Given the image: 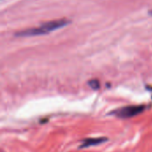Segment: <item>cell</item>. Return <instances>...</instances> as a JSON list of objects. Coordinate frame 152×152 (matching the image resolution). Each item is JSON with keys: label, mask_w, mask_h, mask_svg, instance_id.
<instances>
[{"label": "cell", "mask_w": 152, "mask_h": 152, "mask_svg": "<svg viewBox=\"0 0 152 152\" xmlns=\"http://www.w3.org/2000/svg\"><path fill=\"white\" fill-rule=\"evenodd\" d=\"M106 141H107L106 138H90V139H86V140H85L83 142L80 148H87V147H90V146H95V145L102 143V142H104Z\"/></svg>", "instance_id": "obj_3"}, {"label": "cell", "mask_w": 152, "mask_h": 152, "mask_svg": "<svg viewBox=\"0 0 152 152\" xmlns=\"http://www.w3.org/2000/svg\"><path fill=\"white\" fill-rule=\"evenodd\" d=\"M89 86L93 88V89H99V87H100V83H99V81L98 80H96V79H94V80H90L89 81Z\"/></svg>", "instance_id": "obj_4"}, {"label": "cell", "mask_w": 152, "mask_h": 152, "mask_svg": "<svg viewBox=\"0 0 152 152\" xmlns=\"http://www.w3.org/2000/svg\"><path fill=\"white\" fill-rule=\"evenodd\" d=\"M143 110H144V106L142 105H132V106H126V107L118 109L113 111V114L118 118H133V117L139 115Z\"/></svg>", "instance_id": "obj_2"}, {"label": "cell", "mask_w": 152, "mask_h": 152, "mask_svg": "<svg viewBox=\"0 0 152 152\" xmlns=\"http://www.w3.org/2000/svg\"><path fill=\"white\" fill-rule=\"evenodd\" d=\"M151 14H152V12H151Z\"/></svg>", "instance_id": "obj_5"}, {"label": "cell", "mask_w": 152, "mask_h": 152, "mask_svg": "<svg viewBox=\"0 0 152 152\" xmlns=\"http://www.w3.org/2000/svg\"><path fill=\"white\" fill-rule=\"evenodd\" d=\"M69 21L68 20L62 19V20H53L50 22H46L40 27L37 28H33L29 29H26L23 31H20L15 33L16 37H35V36H41L45 34H48L55 29L61 28L66 25H68Z\"/></svg>", "instance_id": "obj_1"}]
</instances>
